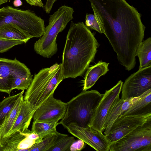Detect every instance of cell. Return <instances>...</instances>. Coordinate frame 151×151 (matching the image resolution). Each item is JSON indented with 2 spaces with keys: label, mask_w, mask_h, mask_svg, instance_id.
<instances>
[{
  "label": "cell",
  "mask_w": 151,
  "mask_h": 151,
  "mask_svg": "<svg viewBox=\"0 0 151 151\" xmlns=\"http://www.w3.org/2000/svg\"><path fill=\"white\" fill-rule=\"evenodd\" d=\"M120 64L130 71L136 63V52L144 40L145 27L141 15L125 0H88Z\"/></svg>",
  "instance_id": "obj_1"
},
{
  "label": "cell",
  "mask_w": 151,
  "mask_h": 151,
  "mask_svg": "<svg viewBox=\"0 0 151 151\" xmlns=\"http://www.w3.org/2000/svg\"><path fill=\"white\" fill-rule=\"evenodd\" d=\"M99 45L83 22L71 21L62 56L63 79L82 76L93 62Z\"/></svg>",
  "instance_id": "obj_2"
},
{
  "label": "cell",
  "mask_w": 151,
  "mask_h": 151,
  "mask_svg": "<svg viewBox=\"0 0 151 151\" xmlns=\"http://www.w3.org/2000/svg\"><path fill=\"white\" fill-rule=\"evenodd\" d=\"M61 63H56L35 74L23 97L36 110L54 92L63 80Z\"/></svg>",
  "instance_id": "obj_3"
},
{
  "label": "cell",
  "mask_w": 151,
  "mask_h": 151,
  "mask_svg": "<svg viewBox=\"0 0 151 151\" xmlns=\"http://www.w3.org/2000/svg\"><path fill=\"white\" fill-rule=\"evenodd\" d=\"M102 96L96 90L83 91L67 103L65 114L59 124L65 129L71 123L81 127H88Z\"/></svg>",
  "instance_id": "obj_4"
},
{
  "label": "cell",
  "mask_w": 151,
  "mask_h": 151,
  "mask_svg": "<svg viewBox=\"0 0 151 151\" xmlns=\"http://www.w3.org/2000/svg\"><path fill=\"white\" fill-rule=\"evenodd\" d=\"M74 12L72 8L63 5L50 15L44 34L34 44V50L37 54L44 58H50L56 53L57 36L73 19Z\"/></svg>",
  "instance_id": "obj_5"
},
{
  "label": "cell",
  "mask_w": 151,
  "mask_h": 151,
  "mask_svg": "<svg viewBox=\"0 0 151 151\" xmlns=\"http://www.w3.org/2000/svg\"><path fill=\"white\" fill-rule=\"evenodd\" d=\"M11 25L30 37H41L45 30L44 21L34 12L10 6L0 8V27Z\"/></svg>",
  "instance_id": "obj_6"
},
{
  "label": "cell",
  "mask_w": 151,
  "mask_h": 151,
  "mask_svg": "<svg viewBox=\"0 0 151 151\" xmlns=\"http://www.w3.org/2000/svg\"><path fill=\"white\" fill-rule=\"evenodd\" d=\"M109 151H151V121L111 144Z\"/></svg>",
  "instance_id": "obj_7"
},
{
  "label": "cell",
  "mask_w": 151,
  "mask_h": 151,
  "mask_svg": "<svg viewBox=\"0 0 151 151\" xmlns=\"http://www.w3.org/2000/svg\"><path fill=\"white\" fill-rule=\"evenodd\" d=\"M33 76L30 70L17 59L0 58V91L10 94L19 78Z\"/></svg>",
  "instance_id": "obj_8"
},
{
  "label": "cell",
  "mask_w": 151,
  "mask_h": 151,
  "mask_svg": "<svg viewBox=\"0 0 151 151\" xmlns=\"http://www.w3.org/2000/svg\"><path fill=\"white\" fill-rule=\"evenodd\" d=\"M151 89V65L139 69L131 74L123 83L121 99L139 97Z\"/></svg>",
  "instance_id": "obj_9"
},
{
  "label": "cell",
  "mask_w": 151,
  "mask_h": 151,
  "mask_svg": "<svg viewBox=\"0 0 151 151\" xmlns=\"http://www.w3.org/2000/svg\"><path fill=\"white\" fill-rule=\"evenodd\" d=\"M151 121V111L141 114L119 117L106 136L111 144L131 132L138 127Z\"/></svg>",
  "instance_id": "obj_10"
},
{
  "label": "cell",
  "mask_w": 151,
  "mask_h": 151,
  "mask_svg": "<svg viewBox=\"0 0 151 151\" xmlns=\"http://www.w3.org/2000/svg\"><path fill=\"white\" fill-rule=\"evenodd\" d=\"M123 83L120 80L112 88L106 91L95 109L89 127L102 132L104 131L107 114L114 102L119 97Z\"/></svg>",
  "instance_id": "obj_11"
},
{
  "label": "cell",
  "mask_w": 151,
  "mask_h": 151,
  "mask_svg": "<svg viewBox=\"0 0 151 151\" xmlns=\"http://www.w3.org/2000/svg\"><path fill=\"white\" fill-rule=\"evenodd\" d=\"M66 129L73 136L83 141L97 151H109L111 143L102 132L90 127H83L74 123Z\"/></svg>",
  "instance_id": "obj_12"
},
{
  "label": "cell",
  "mask_w": 151,
  "mask_h": 151,
  "mask_svg": "<svg viewBox=\"0 0 151 151\" xmlns=\"http://www.w3.org/2000/svg\"><path fill=\"white\" fill-rule=\"evenodd\" d=\"M67 107V103L50 96L36 110L33 121L45 122H58L64 117Z\"/></svg>",
  "instance_id": "obj_13"
},
{
  "label": "cell",
  "mask_w": 151,
  "mask_h": 151,
  "mask_svg": "<svg viewBox=\"0 0 151 151\" xmlns=\"http://www.w3.org/2000/svg\"><path fill=\"white\" fill-rule=\"evenodd\" d=\"M38 142L29 139L25 130L23 132L17 131L4 138L1 145L3 151H29Z\"/></svg>",
  "instance_id": "obj_14"
},
{
  "label": "cell",
  "mask_w": 151,
  "mask_h": 151,
  "mask_svg": "<svg viewBox=\"0 0 151 151\" xmlns=\"http://www.w3.org/2000/svg\"><path fill=\"white\" fill-rule=\"evenodd\" d=\"M131 98L124 100L119 97L116 100L111 106L107 114L105 123L104 135L107 136L116 120L123 112L127 110L134 103L142 96Z\"/></svg>",
  "instance_id": "obj_15"
},
{
  "label": "cell",
  "mask_w": 151,
  "mask_h": 151,
  "mask_svg": "<svg viewBox=\"0 0 151 151\" xmlns=\"http://www.w3.org/2000/svg\"><path fill=\"white\" fill-rule=\"evenodd\" d=\"M35 111L31 104L23 98L17 116L8 136L17 131L23 132L27 129Z\"/></svg>",
  "instance_id": "obj_16"
},
{
  "label": "cell",
  "mask_w": 151,
  "mask_h": 151,
  "mask_svg": "<svg viewBox=\"0 0 151 151\" xmlns=\"http://www.w3.org/2000/svg\"><path fill=\"white\" fill-rule=\"evenodd\" d=\"M109 64L100 60L88 68L84 77L83 91H86L91 88L101 76L107 72Z\"/></svg>",
  "instance_id": "obj_17"
},
{
  "label": "cell",
  "mask_w": 151,
  "mask_h": 151,
  "mask_svg": "<svg viewBox=\"0 0 151 151\" xmlns=\"http://www.w3.org/2000/svg\"><path fill=\"white\" fill-rule=\"evenodd\" d=\"M150 111L151 89L144 93L140 99L134 103L130 108L119 116L141 114Z\"/></svg>",
  "instance_id": "obj_18"
},
{
  "label": "cell",
  "mask_w": 151,
  "mask_h": 151,
  "mask_svg": "<svg viewBox=\"0 0 151 151\" xmlns=\"http://www.w3.org/2000/svg\"><path fill=\"white\" fill-rule=\"evenodd\" d=\"M23 98V94H22L18 99L13 109L0 127V142L1 145L3 139L8 135L11 129L18 114Z\"/></svg>",
  "instance_id": "obj_19"
},
{
  "label": "cell",
  "mask_w": 151,
  "mask_h": 151,
  "mask_svg": "<svg viewBox=\"0 0 151 151\" xmlns=\"http://www.w3.org/2000/svg\"><path fill=\"white\" fill-rule=\"evenodd\" d=\"M137 56L139 62V69L151 65V37L148 38L140 43L137 50Z\"/></svg>",
  "instance_id": "obj_20"
},
{
  "label": "cell",
  "mask_w": 151,
  "mask_h": 151,
  "mask_svg": "<svg viewBox=\"0 0 151 151\" xmlns=\"http://www.w3.org/2000/svg\"><path fill=\"white\" fill-rule=\"evenodd\" d=\"M31 38L15 27L7 25L0 27V39L15 40L27 42Z\"/></svg>",
  "instance_id": "obj_21"
},
{
  "label": "cell",
  "mask_w": 151,
  "mask_h": 151,
  "mask_svg": "<svg viewBox=\"0 0 151 151\" xmlns=\"http://www.w3.org/2000/svg\"><path fill=\"white\" fill-rule=\"evenodd\" d=\"M58 124V122H45L33 121L31 131L42 138L51 134L60 135L62 134L58 132L56 129V127Z\"/></svg>",
  "instance_id": "obj_22"
},
{
  "label": "cell",
  "mask_w": 151,
  "mask_h": 151,
  "mask_svg": "<svg viewBox=\"0 0 151 151\" xmlns=\"http://www.w3.org/2000/svg\"><path fill=\"white\" fill-rule=\"evenodd\" d=\"M24 90L13 96H9L0 102V127L13 109L17 100L22 94Z\"/></svg>",
  "instance_id": "obj_23"
},
{
  "label": "cell",
  "mask_w": 151,
  "mask_h": 151,
  "mask_svg": "<svg viewBox=\"0 0 151 151\" xmlns=\"http://www.w3.org/2000/svg\"><path fill=\"white\" fill-rule=\"evenodd\" d=\"M74 137L63 134L58 136L52 146L47 151H68L72 144L75 141Z\"/></svg>",
  "instance_id": "obj_24"
},
{
  "label": "cell",
  "mask_w": 151,
  "mask_h": 151,
  "mask_svg": "<svg viewBox=\"0 0 151 151\" xmlns=\"http://www.w3.org/2000/svg\"><path fill=\"white\" fill-rule=\"evenodd\" d=\"M58 136L59 135L54 134L46 136L40 141L31 147L29 151H47L54 143Z\"/></svg>",
  "instance_id": "obj_25"
},
{
  "label": "cell",
  "mask_w": 151,
  "mask_h": 151,
  "mask_svg": "<svg viewBox=\"0 0 151 151\" xmlns=\"http://www.w3.org/2000/svg\"><path fill=\"white\" fill-rule=\"evenodd\" d=\"M85 20V25L89 28L104 34V30L94 14H87Z\"/></svg>",
  "instance_id": "obj_26"
},
{
  "label": "cell",
  "mask_w": 151,
  "mask_h": 151,
  "mask_svg": "<svg viewBox=\"0 0 151 151\" xmlns=\"http://www.w3.org/2000/svg\"><path fill=\"white\" fill-rule=\"evenodd\" d=\"M24 42L22 41L0 39V53L6 51L13 47Z\"/></svg>",
  "instance_id": "obj_27"
},
{
  "label": "cell",
  "mask_w": 151,
  "mask_h": 151,
  "mask_svg": "<svg viewBox=\"0 0 151 151\" xmlns=\"http://www.w3.org/2000/svg\"><path fill=\"white\" fill-rule=\"evenodd\" d=\"M85 142L82 140L79 139L75 141L70 147V151H81L85 147Z\"/></svg>",
  "instance_id": "obj_28"
},
{
  "label": "cell",
  "mask_w": 151,
  "mask_h": 151,
  "mask_svg": "<svg viewBox=\"0 0 151 151\" xmlns=\"http://www.w3.org/2000/svg\"><path fill=\"white\" fill-rule=\"evenodd\" d=\"M57 0H46L45 4L44 6V10L47 14L50 13L54 3Z\"/></svg>",
  "instance_id": "obj_29"
},
{
  "label": "cell",
  "mask_w": 151,
  "mask_h": 151,
  "mask_svg": "<svg viewBox=\"0 0 151 151\" xmlns=\"http://www.w3.org/2000/svg\"><path fill=\"white\" fill-rule=\"evenodd\" d=\"M31 6H34L39 7H43L44 4L39 0H25Z\"/></svg>",
  "instance_id": "obj_30"
},
{
  "label": "cell",
  "mask_w": 151,
  "mask_h": 151,
  "mask_svg": "<svg viewBox=\"0 0 151 151\" xmlns=\"http://www.w3.org/2000/svg\"><path fill=\"white\" fill-rule=\"evenodd\" d=\"M13 4L15 6L18 7L21 6L22 4V3L21 0H14Z\"/></svg>",
  "instance_id": "obj_31"
},
{
  "label": "cell",
  "mask_w": 151,
  "mask_h": 151,
  "mask_svg": "<svg viewBox=\"0 0 151 151\" xmlns=\"http://www.w3.org/2000/svg\"><path fill=\"white\" fill-rule=\"evenodd\" d=\"M9 1V0H0V7L2 4L8 2Z\"/></svg>",
  "instance_id": "obj_32"
},
{
  "label": "cell",
  "mask_w": 151,
  "mask_h": 151,
  "mask_svg": "<svg viewBox=\"0 0 151 151\" xmlns=\"http://www.w3.org/2000/svg\"><path fill=\"white\" fill-rule=\"evenodd\" d=\"M0 151H3L2 146L0 144Z\"/></svg>",
  "instance_id": "obj_33"
},
{
  "label": "cell",
  "mask_w": 151,
  "mask_h": 151,
  "mask_svg": "<svg viewBox=\"0 0 151 151\" xmlns=\"http://www.w3.org/2000/svg\"><path fill=\"white\" fill-rule=\"evenodd\" d=\"M39 0L41 2H42V0Z\"/></svg>",
  "instance_id": "obj_34"
},
{
  "label": "cell",
  "mask_w": 151,
  "mask_h": 151,
  "mask_svg": "<svg viewBox=\"0 0 151 151\" xmlns=\"http://www.w3.org/2000/svg\"><path fill=\"white\" fill-rule=\"evenodd\" d=\"M0 145H1V143H0Z\"/></svg>",
  "instance_id": "obj_35"
}]
</instances>
